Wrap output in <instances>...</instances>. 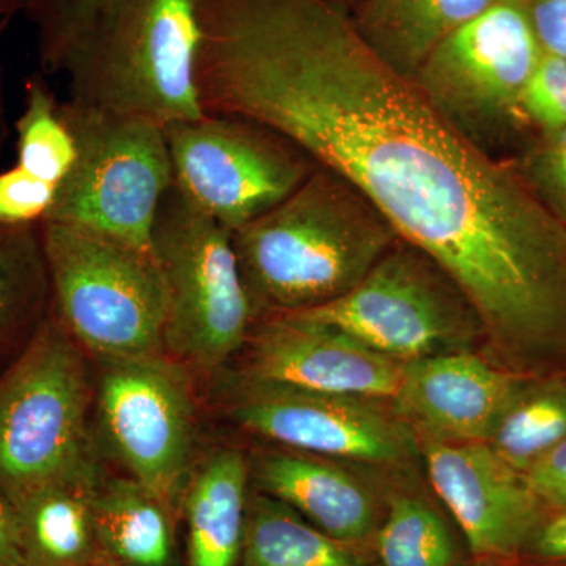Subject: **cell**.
<instances>
[{
  "label": "cell",
  "instance_id": "cell-1",
  "mask_svg": "<svg viewBox=\"0 0 566 566\" xmlns=\"http://www.w3.org/2000/svg\"><path fill=\"white\" fill-rule=\"evenodd\" d=\"M205 114L292 140L463 290L490 359L566 374V226L515 166L457 132L335 0H192Z\"/></svg>",
  "mask_w": 566,
  "mask_h": 566
},
{
  "label": "cell",
  "instance_id": "cell-2",
  "mask_svg": "<svg viewBox=\"0 0 566 566\" xmlns=\"http://www.w3.org/2000/svg\"><path fill=\"white\" fill-rule=\"evenodd\" d=\"M397 240L352 182L316 164L296 191L233 233L253 318L304 314L340 300Z\"/></svg>",
  "mask_w": 566,
  "mask_h": 566
},
{
  "label": "cell",
  "instance_id": "cell-3",
  "mask_svg": "<svg viewBox=\"0 0 566 566\" xmlns=\"http://www.w3.org/2000/svg\"><path fill=\"white\" fill-rule=\"evenodd\" d=\"M199 44L192 0H104L63 66L69 102L161 126L196 120Z\"/></svg>",
  "mask_w": 566,
  "mask_h": 566
},
{
  "label": "cell",
  "instance_id": "cell-4",
  "mask_svg": "<svg viewBox=\"0 0 566 566\" xmlns=\"http://www.w3.org/2000/svg\"><path fill=\"white\" fill-rule=\"evenodd\" d=\"M55 318L102 359L164 352L167 290L151 251L69 226L40 223Z\"/></svg>",
  "mask_w": 566,
  "mask_h": 566
},
{
  "label": "cell",
  "instance_id": "cell-5",
  "mask_svg": "<svg viewBox=\"0 0 566 566\" xmlns=\"http://www.w3.org/2000/svg\"><path fill=\"white\" fill-rule=\"evenodd\" d=\"M80 348L57 318L44 319L0 378V494L11 505L93 463Z\"/></svg>",
  "mask_w": 566,
  "mask_h": 566
},
{
  "label": "cell",
  "instance_id": "cell-6",
  "mask_svg": "<svg viewBox=\"0 0 566 566\" xmlns=\"http://www.w3.org/2000/svg\"><path fill=\"white\" fill-rule=\"evenodd\" d=\"M151 252L167 290L164 352L216 370L248 344L255 322L233 232L172 185L153 223Z\"/></svg>",
  "mask_w": 566,
  "mask_h": 566
},
{
  "label": "cell",
  "instance_id": "cell-7",
  "mask_svg": "<svg viewBox=\"0 0 566 566\" xmlns=\"http://www.w3.org/2000/svg\"><path fill=\"white\" fill-rule=\"evenodd\" d=\"M77 156L44 222L69 223L151 251V232L174 172L166 133L136 115L61 104Z\"/></svg>",
  "mask_w": 566,
  "mask_h": 566
},
{
  "label": "cell",
  "instance_id": "cell-8",
  "mask_svg": "<svg viewBox=\"0 0 566 566\" xmlns=\"http://www.w3.org/2000/svg\"><path fill=\"white\" fill-rule=\"evenodd\" d=\"M294 315L337 327L403 364L475 352L485 342L480 316L460 285L401 238L352 292Z\"/></svg>",
  "mask_w": 566,
  "mask_h": 566
},
{
  "label": "cell",
  "instance_id": "cell-9",
  "mask_svg": "<svg viewBox=\"0 0 566 566\" xmlns=\"http://www.w3.org/2000/svg\"><path fill=\"white\" fill-rule=\"evenodd\" d=\"M542 54L526 0H495L447 36L412 82L457 132L491 155V142L524 126L521 102Z\"/></svg>",
  "mask_w": 566,
  "mask_h": 566
},
{
  "label": "cell",
  "instance_id": "cell-10",
  "mask_svg": "<svg viewBox=\"0 0 566 566\" xmlns=\"http://www.w3.org/2000/svg\"><path fill=\"white\" fill-rule=\"evenodd\" d=\"M164 133L178 191L233 233L296 191L316 166L292 140L234 115L205 114Z\"/></svg>",
  "mask_w": 566,
  "mask_h": 566
},
{
  "label": "cell",
  "instance_id": "cell-11",
  "mask_svg": "<svg viewBox=\"0 0 566 566\" xmlns=\"http://www.w3.org/2000/svg\"><path fill=\"white\" fill-rule=\"evenodd\" d=\"M103 360L98 420L111 452L169 509L185 485L193 444L189 376L161 353Z\"/></svg>",
  "mask_w": 566,
  "mask_h": 566
},
{
  "label": "cell",
  "instance_id": "cell-12",
  "mask_svg": "<svg viewBox=\"0 0 566 566\" xmlns=\"http://www.w3.org/2000/svg\"><path fill=\"white\" fill-rule=\"evenodd\" d=\"M238 390L230 419L294 452L381 465L405 463L416 453L415 433L381 400L245 379Z\"/></svg>",
  "mask_w": 566,
  "mask_h": 566
},
{
  "label": "cell",
  "instance_id": "cell-13",
  "mask_svg": "<svg viewBox=\"0 0 566 566\" xmlns=\"http://www.w3.org/2000/svg\"><path fill=\"white\" fill-rule=\"evenodd\" d=\"M403 363L353 335L301 315L262 319L251 338L245 381L392 401Z\"/></svg>",
  "mask_w": 566,
  "mask_h": 566
},
{
  "label": "cell",
  "instance_id": "cell-14",
  "mask_svg": "<svg viewBox=\"0 0 566 566\" xmlns=\"http://www.w3.org/2000/svg\"><path fill=\"white\" fill-rule=\"evenodd\" d=\"M423 457L436 494L475 556H512L535 539L543 501L486 442H423Z\"/></svg>",
  "mask_w": 566,
  "mask_h": 566
},
{
  "label": "cell",
  "instance_id": "cell-15",
  "mask_svg": "<svg viewBox=\"0 0 566 566\" xmlns=\"http://www.w3.org/2000/svg\"><path fill=\"white\" fill-rule=\"evenodd\" d=\"M526 376L475 352L405 364L395 415L423 442H486Z\"/></svg>",
  "mask_w": 566,
  "mask_h": 566
},
{
  "label": "cell",
  "instance_id": "cell-16",
  "mask_svg": "<svg viewBox=\"0 0 566 566\" xmlns=\"http://www.w3.org/2000/svg\"><path fill=\"white\" fill-rule=\"evenodd\" d=\"M253 474L268 494L337 542L364 538L374 527V495L327 458L294 450L268 452L256 458Z\"/></svg>",
  "mask_w": 566,
  "mask_h": 566
},
{
  "label": "cell",
  "instance_id": "cell-17",
  "mask_svg": "<svg viewBox=\"0 0 566 566\" xmlns=\"http://www.w3.org/2000/svg\"><path fill=\"white\" fill-rule=\"evenodd\" d=\"M99 482L98 469L92 463L13 504L22 566L95 564L102 551L93 520V499Z\"/></svg>",
  "mask_w": 566,
  "mask_h": 566
},
{
  "label": "cell",
  "instance_id": "cell-18",
  "mask_svg": "<svg viewBox=\"0 0 566 566\" xmlns=\"http://www.w3.org/2000/svg\"><path fill=\"white\" fill-rule=\"evenodd\" d=\"M495 0H360L352 18L360 39L395 73L417 70L457 29Z\"/></svg>",
  "mask_w": 566,
  "mask_h": 566
},
{
  "label": "cell",
  "instance_id": "cell-19",
  "mask_svg": "<svg viewBox=\"0 0 566 566\" xmlns=\"http://www.w3.org/2000/svg\"><path fill=\"white\" fill-rule=\"evenodd\" d=\"M248 461L233 449L212 453L193 474L186 497L189 566L238 565L248 513Z\"/></svg>",
  "mask_w": 566,
  "mask_h": 566
},
{
  "label": "cell",
  "instance_id": "cell-20",
  "mask_svg": "<svg viewBox=\"0 0 566 566\" xmlns=\"http://www.w3.org/2000/svg\"><path fill=\"white\" fill-rule=\"evenodd\" d=\"M93 520L103 553L118 564H169L172 534L167 506L133 476L99 482Z\"/></svg>",
  "mask_w": 566,
  "mask_h": 566
},
{
  "label": "cell",
  "instance_id": "cell-21",
  "mask_svg": "<svg viewBox=\"0 0 566 566\" xmlns=\"http://www.w3.org/2000/svg\"><path fill=\"white\" fill-rule=\"evenodd\" d=\"M241 566L360 565L340 542L266 494L249 502Z\"/></svg>",
  "mask_w": 566,
  "mask_h": 566
},
{
  "label": "cell",
  "instance_id": "cell-22",
  "mask_svg": "<svg viewBox=\"0 0 566 566\" xmlns=\"http://www.w3.org/2000/svg\"><path fill=\"white\" fill-rule=\"evenodd\" d=\"M566 439V375L527 378L506 405L486 444L526 474Z\"/></svg>",
  "mask_w": 566,
  "mask_h": 566
},
{
  "label": "cell",
  "instance_id": "cell-23",
  "mask_svg": "<svg viewBox=\"0 0 566 566\" xmlns=\"http://www.w3.org/2000/svg\"><path fill=\"white\" fill-rule=\"evenodd\" d=\"M14 129L17 166L39 180L61 186L76 161V139L43 74L25 81L24 107Z\"/></svg>",
  "mask_w": 566,
  "mask_h": 566
},
{
  "label": "cell",
  "instance_id": "cell-24",
  "mask_svg": "<svg viewBox=\"0 0 566 566\" xmlns=\"http://www.w3.org/2000/svg\"><path fill=\"white\" fill-rule=\"evenodd\" d=\"M385 566H453L455 545L449 527L427 502L395 497L378 536Z\"/></svg>",
  "mask_w": 566,
  "mask_h": 566
},
{
  "label": "cell",
  "instance_id": "cell-25",
  "mask_svg": "<svg viewBox=\"0 0 566 566\" xmlns=\"http://www.w3.org/2000/svg\"><path fill=\"white\" fill-rule=\"evenodd\" d=\"M48 286L40 226L0 223V333L35 311Z\"/></svg>",
  "mask_w": 566,
  "mask_h": 566
},
{
  "label": "cell",
  "instance_id": "cell-26",
  "mask_svg": "<svg viewBox=\"0 0 566 566\" xmlns=\"http://www.w3.org/2000/svg\"><path fill=\"white\" fill-rule=\"evenodd\" d=\"M104 0H28L43 65L62 69Z\"/></svg>",
  "mask_w": 566,
  "mask_h": 566
},
{
  "label": "cell",
  "instance_id": "cell-27",
  "mask_svg": "<svg viewBox=\"0 0 566 566\" xmlns=\"http://www.w3.org/2000/svg\"><path fill=\"white\" fill-rule=\"evenodd\" d=\"M515 167L535 199L566 226V128L538 133Z\"/></svg>",
  "mask_w": 566,
  "mask_h": 566
},
{
  "label": "cell",
  "instance_id": "cell-28",
  "mask_svg": "<svg viewBox=\"0 0 566 566\" xmlns=\"http://www.w3.org/2000/svg\"><path fill=\"white\" fill-rule=\"evenodd\" d=\"M524 125L542 132L566 128V61L543 51L521 102Z\"/></svg>",
  "mask_w": 566,
  "mask_h": 566
},
{
  "label": "cell",
  "instance_id": "cell-29",
  "mask_svg": "<svg viewBox=\"0 0 566 566\" xmlns=\"http://www.w3.org/2000/svg\"><path fill=\"white\" fill-rule=\"evenodd\" d=\"M59 186L51 185L14 164L0 172V223L13 227L40 226L50 214Z\"/></svg>",
  "mask_w": 566,
  "mask_h": 566
},
{
  "label": "cell",
  "instance_id": "cell-30",
  "mask_svg": "<svg viewBox=\"0 0 566 566\" xmlns=\"http://www.w3.org/2000/svg\"><path fill=\"white\" fill-rule=\"evenodd\" d=\"M524 475L543 502L566 512V439L538 458Z\"/></svg>",
  "mask_w": 566,
  "mask_h": 566
},
{
  "label": "cell",
  "instance_id": "cell-31",
  "mask_svg": "<svg viewBox=\"0 0 566 566\" xmlns=\"http://www.w3.org/2000/svg\"><path fill=\"white\" fill-rule=\"evenodd\" d=\"M543 51L566 61V0H526Z\"/></svg>",
  "mask_w": 566,
  "mask_h": 566
},
{
  "label": "cell",
  "instance_id": "cell-32",
  "mask_svg": "<svg viewBox=\"0 0 566 566\" xmlns=\"http://www.w3.org/2000/svg\"><path fill=\"white\" fill-rule=\"evenodd\" d=\"M0 566H22L17 512L2 494H0Z\"/></svg>",
  "mask_w": 566,
  "mask_h": 566
},
{
  "label": "cell",
  "instance_id": "cell-33",
  "mask_svg": "<svg viewBox=\"0 0 566 566\" xmlns=\"http://www.w3.org/2000/svg\"><path fill=\"white\" fill-rule=\"evenodd\" d=\"M535 545L543 556L566 560V513L543 524L535 536Z\"/></svg>",
  "mask_w": 566,
  "mask_h": 566
},
{
  "label": "cell",
  "instance_id": "cell-34",
  "mask_svg": "<svg viewBox=\"0 0 566 566\" xmlns=\"http://www.w3.org/2000/svg\"><path fill=\"white\" fill-rule=\"evenodd\" d=\"M28 0H0V35L9 29L20 11L25 10Z\"/></svg>",
  "mask_w": 566,
  "mask_h": 566
},
{
  "label": "cell",
  "instance_id": "cell-35",
  "mask_svg": "<svg viewBox=\"0 0 566 566\" xmlns=\"http://www.w3.org/2000/svg\"><path fill=\"white\" fill-rule=\"evenodd\" d=\"M9 120H7L6 104V82H3V71L0 66V155L6 147L7 137H9Z\"/></svg>",
  "mask_w": 566,
  "mask_h": 566
},
{
  "label": "cell",
  "instance_id": "cell-36",
  "mask_svg": "<svg viewBox=\"0 0 566 566\" xmlns=\"http://www.w3.org/2000/svg\"><path fill=\"white\" fill-rule=\"evenodd\" d=\"M335 2L340 3L344 9L352 13V11L356 9L357 6H359L360 0H335Z\"/></svg>",
  "mask_w": 566,
  "mask_h": 566
}]
</instances>
